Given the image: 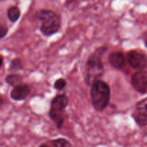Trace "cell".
I'll use <instances>...</instances> for the list:
<instances>
[{
	"instance_id": "cell-8",
	"label": "cell",
	"mask_w": 147,
	"mask_h": 147,
	"mask_svg": "<svg viewBox=\"0 0 147 147\" xmlns=\"http://www.w3.org/2000/svg\"><path fill=\"white\" fill-rule=\"evenodd\" d=\"M109 62L111 65L116 70H121L126 64L124 55L121 52H113L109 55Z\"/></svg>"
},
{
	"instance_id": "cell-10",
	"label": "cell",
	"mask_w": 147,
	"mask_h": 147,
	"mask_svg": "<svg viewBox=\"0 0 147 147\" xmlns=\"http://www.w3.org/2000/svg\"><path fill=\"white\" fill-rule=\"evenodd\" d=\"M5 82L9 84V86L15 87V86H18V85L22 84V78L21 76L19 74H15V73H12V74H9L5 78Z\"/></svg>"
},
{
	"instance_id": "cell-6",
	"label": "cell",
	"mask_w": 147,
	"mask_h": 147,
	"mask_svg": "<svg viewBox=\"0 0 147 147\" xmlns=\"http://www.w3.org/2000/svg\"><path fill=\"white\" fill-rule=\"evenodd\" d=\"M131 83L136 91L141 94L147 93V71L141 70L131 76Z\"/></svg>"
},
{
	"instance_id": "cell-1",
	"label": "cell",
	"mask_w": 147,
	"mask_h": 147,
	"mask_svg": "<svg viewBox=\"0 0 147 147\" xmlns=\"http://www.w3.org/2000/svg\"><path fill=\"white\" fill-rule=\"evenodd\" d=\"M105 46L96 48L88 58L85 66L84 79L88 86H90L94 82L100 80L104 73V65L103 63V56L107 51Z\"/></svg>"
},
{
	"instance_id": "cell-4",
	"label": "cell",
	"mask_w": 147,
	"mask_h": 147,
	"mask_svg": "<svg viewBox=\"0 0 147 147\" xmlns=\"http://www.w3.org/2000/svg\"><path fill=\"white\" fill-rule=\"evenodd\" d=\"M69 104V99L65 94H59L55 96L51 101L49 117L55 123L57 129H61L64 124V113Z\"/></svg>"
},
{
	"instance_id": "cell-18",
	"label": "cell",
	"mask_w": 147,
	"mask_h": 147,
	"mask_svg": "<svg viewBox=\"0 0 147 147\" xmlns=\"http://www.w3.org/2000/svg\"><path fill=\"white\" fill-rule=\"evenodd\" d=\"M38 147H51V146H49V145H47V144H40Z\"/></svg>"
},
{
	"instance_id": "cell-15",
	"label": "cell",
	"mask_w": 147,
	"mask_h": 147,
	"mask_svg": "<svg viewBox=\"0 0 147 147\" xmlns=\"http://www.w3.org/2000/svg\"><path fill=\"white\" fill-rule=\"evenodd\" d=\"M67 81L65 78H60L56 80L54 83V88L57 90H63L67 86Z\"/></svg>"
},
{
	"instance_id": "cell-17",
	"label": "cell",
	"mask_w": 147,
	"mask_h": 147,
	"mask_svg": "<svg viewBox=\"0 0 147 147\" xmlns=\"http://www.w3.org/2000/svg\"><path fill=\"white\" fill-rule=\"evenodd\" d=\"M144 44L146 45V48H147V34H145L144 37Z\"/></svg>"
},
{
	"instance_id": "cell-2",
	"label": "cell",
	"mask_w": 147,
	"mask_h": 147,
	"mask_svg": "<svg viewBox=\"0 0 147 147\" xmlns=\"http://www.w3.org/2000/svg\"><path fill=\"white\" fill-rule=\"evenodd\" d=\"M34 17L42 22L40 32L46 37L56 34L61 28V18L53 10L40 9L36 11Z\"/></svg>"
},
{
	"instance_id": "cell-14",
	"label": "cell",
	"mask_w": 147,
	"mask_h": 147,
	"mask_svg": "<svg viewBox=\"0 0 147 147\" xmlns=\"http://www.w3.org/2000/svg\"><path fill=\"white\" fill-rule=\"evenodd\" d=\"M22 67L23 66L21 60L19 58H14L10 63V66L9 70L12 72L18 71V70H22Z\"/></svg>"
},
{
	"instance_id": "cell-3",
	"label": "cell",
	"mask_w": 147,
	"mask_h": 147,
	"mask_svg": "<svg viewBox=\"0 0 147 147\" xmlns=\"http://www.w3.org/2000/svg\"><path fill=\"white\" fill-rule=\"evenodd\" d=\"M90 96L93 109L98 112L103 111L110 102V86L103 80H97L90 86Z\"/></svg>"
},
{
	"instance_id": "cell-11",
	"label": "cell",
	"mask_w": 147,
	"mask_h": 147,
	"mask_svg": "<svg viewBox=\"0 0 147 147\" xmlns=\"http://www.w3.org/2000/svg\"><path fill=\"white\" fill-rule=\"evenodd\" d=\"M132 117L134 119L135 122L138 126H142V127L147 126V116L146 115L136 111L132 114Z\"/></svg>"
},
{
	"instance_id": "cell-12",
	"label": "cell",
	"mask_w": 147,
	"mask_h": 147,
	"mask_svg": "<svg viewBox=\"0 0 147 147\" xmlns=\"http://www.w3.org/2000/svg\"><path fill=\"white\" fill-rule=\"evenodd\" d=\"M53 147H73L71 142L65 138H57L50 141Z\"/></svg>"
},
{
	"instance_id": "cell-5",
	"label": "cell",
	"mask_w": 147,
	"mask_h": 147,
	"mask_svg": "<svg viewBox=\"0 0 147 147\" xmlns=\"http://www.w3.org/2000/svg\"><path fill=\"white\" fill-rule=\"evenodd\" d=\"M128 63L134 70H144L147 67V57L144 53L137 50H131L128 54Z\"/></svg>"
},
{
	"instance_id": "cell-7",
	"label": "cell",
	"mask_w": 147,
	"mask_h": 147,
	"mask_svg": "<svg viewBox=\"0 0 147 147\" xmlns=\"http://www.w3.org/2000/svg\"><path fill=\"white\" fill-rule=\"evenodd\" d=\"M31 93V87L27 84H22L13 87L10 92V97L15 101H22L25 100Z\"/></svg>"
},
{
	"instance_id": "cell-9",
	"label": "cell",
	"mask_w": 147,
	"mask_h": 147,
	"mask_svg": "<svg viewBox=\"0 0 147 147\" xmlns=\"http://www.w3.org/2000/svg\"><path fill=\"white\" fill-rule=\"evenodd\" d=\"M21 16V11L17 6H12L7 10V17L10 22L14 23L19 20Z\"/></svg>"
},
{
	"instance_id": "cell-16",
	"label": "cell",
	"mask_w": 147,
	"mask_h": 147,
	"mask_svg": "<svg viewBox=\"0 0 147 147\" xmlns=\"http://www.w3.org/2000/svg\"><path fill=\"white\" fill-rule=\"evenodd\" d=\"M8 27L4 24L0 23V40L4 38L8 33Z\"/></svg>"
},
{
	"instance_id": "cell-20",
	"label": "cell",
	"mask_w": 147,
	"mask_h": 147,
	"mask_svg": "<svg viewBox=\"0 0 147 147\" xmlns=\"http://www.w3.org/2000/svg\"><path fill=\"white\" fill-rule=\"evenodd\" d=\"M1 103H2V99H1V98H0V106H1Z\"/></svg>"
},
{
	"instance_id": "cell-19",
	"label": "cell",
	"mask_w": 147,
	"mask_h": 147,
	"mask_svg": "<svg viewBox=\"0 0 147 147\" xmlns=\"http://www.w3.org/2000/svg\"><path fill=\"white\" fill-rule=\"evenodd\" d=\"M2 65H3V58L1 57V56L0 55V67L2 66Z\"/></svg>"
},
{
	"instance_id": "cell-13",
	"label": "cell",
	"mask_w": 147,
	"mask_h": 147,
	"mask_svg": "<svg viewBox=\"0 0 147 147\" xmlns=\"http://www.w3.org/2000/svg\"><path fill=\"white\" fill-rule=\"evenodd\" d=\"M136 111L147 116V98L137 102L136 104Z\"/></svg>"
}]
</instances>
